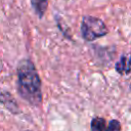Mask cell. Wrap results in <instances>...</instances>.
<instances>
[{
  "label": "cell",
  "instance_id": "6da1fadb",
  "mask_svg": "<svg viewBox=\"0 0 131 131\" xmlns=\"http://www.w3.org/2000/svg\"><path fill=\"white\" fill-rule=\"evenodd\" d=\"M17 93L27 102L34 106L42 103L41 79L30 59H21L17 66Z\"/></svg>",
  "mask_w": 131,
  "mask_h": 131
},
{
  "label": "cell",
  "instance_id": "7a4b0ae2",
  "mask_svg": "<svg viewBox=\"0 0 131 131\" xmlns=\"http://www.w3.org/2000/svg\"><path fill=\"white\" fill-rule=\"evenodd\" d=\"M105 24L98 17L85 15L81 24V34L85 41L91 42L107 34Z\"/></svg>",
  "mask_w": 131,
  "mask_h": 131
},
{
  "label": "cell",
  "instance_id": "3957f363",
  "mask_svg": "<svg viewBox=\"0 0 131 131\" xmlns=\"http://www.w3.org/2000/svg\"><path fill=\"white\" fill-rule=\"evenodd\" d=\"M90 131H121V123L115 119L106 122L104 118L95 117L91 120Z\"/></svg>",
  "mask_w": 131,
  "mask_h": 131
},
{
  "label": "cell",
  "instance_id": "277c9868",
  "mask_svg": "<svg viewBox=\"0 0 131 131\" xmlns=\"http://www.w3.org/2000/svg\"><path fill=\"white\" fill-rule=\"evenodd\" d=\"M115 69L120 75L129 74L131 72V52L121 55L115 66Z\"/></svg>",
  "mask_w": 131,
  "mask_h": 131
},
{
  "label": "cell",
  "instance_id": "5b68a950",
  "mask_svg": "<svg viewBox=\"0 0 131 131\" xmlns=\"http://www.w3.org/2000/svg\"><path fill=\"white\" fill-rule=\"evenodd\" d=\"M0 102L3 103L5 105V107H7L10 112L12 113H18V108H17V104L14 101L13 97L10 96L9 93L7 92H1L0 94Z\"/></svg>",
  "mask_w": 131,
  "mask_h": 131
},
{
  "label": "cell",
  "instance_id": "8992f818",
  "mask_svg": "<svg viewBox=\"0 0 131 131\" xmlns=\"http://www.w3.org/2000/svg\"><path fill=\"white\" fill-rule=\"evenodd\" d=\"M31 4L35 13L39 16V18H42L47 9L48 0H31Z\"/></svg>",
  "mask_w": 131,
  "mask_h": 131
},
{
  "label": "cell",
  "instance_id": "52a82bcc",
  "mask_svg": "<svg viewBox=\"0 0 131 131\" xmlns=\"http://www.w3.org/2000/svg\"><path fill=\"white\" fill-rule=\"evenodd\" d=\"M26 131H31V130H26Z\"/></svg>",
  "mask_w": 131,
  "mask_h": 131
}]
</instances>
